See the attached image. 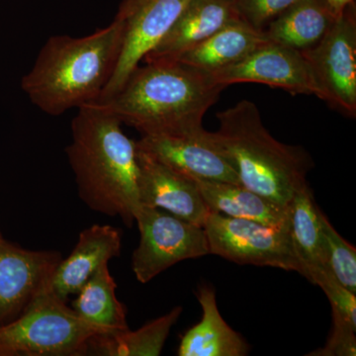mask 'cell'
<instances>
[{
  "label": "cell",
  "instance_id": "obj_1",
  "mask_svg": "<svg viewBox=\"0 0 356 356\" xmlns=\"http://www.w3.org/2000/svg\"><path fill=\"white\" fill-rule=\"evenodd\" d=\"M95 103L77 109L65 149L81 200L95 212L119 217L131 228L142 207L137 142Z\"/></svg>",
  "mask_w": 356,
  "mask_h": 356
},
{
  "label": "cell",
  "instance_id": "obj_2",
  "mask_svg": "<svg viewBox=\"0 0 356 356\" xmlns=\"http://www.w3.org/2000/svg\"><path fill=\"white\" fill-rule=\"evenodd\" d=\"M227 86L179 60L144 63L118 92L93 102L142 136L187 132L203 127V117Z\"/></svg>",
  "mask_w": 356,
  "mask_h": 356
},
{
  "label": "cell",
  "instance_id": "obj_3",
  "mask_svg": "<svg viewBox=\"0 0 356 356\" xmlns=\"http://www.w3.org/2000/svg\"><path fill=\"white\" fill-rule=\"evenodd\" d=\"M123 42V26L115 18L81 38L51 36L23 76L21 88L33 105L51 116L97 102L113 76Z\"/></svg>",
  "mask_w": 356,
  "mask_h": 356
},
{
  "label": "cell",
  "instance_id": "obj_4",
  "mask_svg": "<svg viewBox=\"0 0 356 356\" xmlns=\"http://www.w3.org/2000/svg\"><path fill=\"white\" fill-rule=\"evenodd\" d=\"M219 130L211 137L233 166L241 185L288 207L308 185L313 161L305 149L274 139L262 124L259 107L242 100L217 114Z\"/></svg>",
  "mask_w": 356,
  "mask_h": 356
},
{
  "label": "cell",
  "instance_id": "obj_5",
  "mask_svg": "<svg viewBox=\"0 0 356 356\" xmlns=\"http://www.w3.org/2000/svg\"><path fill=\"white\" fill-rule=\"evenodd\" d=\"M108 332L79 317L49 284L19 317L0 325V356L86 355L90 339Z\"/></svg>",
  "mask_w": 356,
  "mask_h": 356
},
{
  "label": "cell",
  "instance_id": "obj_6",
  "mask_svg": "<svg viewBox=\"0 0 356 356\" xmlns=\"http://www.w3.org/2000/svg\"><path fill=\"white\" fill-rule=\"evenodd\" d=\"M301 51L317 88L316 96L344 116L355 118V4L337 16L318 44Z\"/></svg>",
  "mask_w": 356,
  "mask_h": 356
},
{
  "label": "cell",
  "instance_id": "obj_7",
  "mask_svg": "<svg viewBox=\"0 0 356 356\" xmlns=\"http://www.w3.org/2000/svg\"><path fill=\"white\" fill-rule=\"evenodd\" d=\"M140 243L132 269L139 282H149L177 262L210 254L203 227L156 208L142 206L136 216Z\"/></svg>",
  "mask_w": 356,
  "mask_h": 356
},
{
  "label": "cell",
  "instance_id": "obj_8",
  "mask_svg": "<svg viewBox=\"0 0 356 356\" xmlns=\"http://www.w3.org/2000/svg\"><path fill=\"white\" fill-rule=\"evenodd\" d=\"M210 254L238 264L271 266L299 273L288 228L210 212L203 226Z\"/></svg>",
  "mask_w": 356,
  "mask_h": 356
},
{
  "label": "cell",
  "instance_id": "obj_9",
  "mask_svg": "<svg viewBox=\"0 0 356 356\" xmlns=\"http://www.w3.org/2000/svg\"><path fill=\"white\" fill-rule=\"evenodd\" d=\"M189 1L121 0L115 19L123 26V48L113 76L97 102L108 99L120 90L145 56L170 31Z\"/></svg>",
  "mask_w": 356,
  "mask_h": 356
},
{
  "label": "cell",
  "instance_id": "obj_10",
  "mask_svg": "<svg viewBox=\"0 0 356 356\" xmlns=\"http://www.w3.org/2000/svg\"><path fill=\"white\" fill-rule=\"evenodd\" d=\"M137 147L191 179L241 184L235 170L213 140L211 132L203 127L182 133L142 136L137 140Z\"/></svg>",
  "mask_w": 356,
  "mask_h": 356
},
{
  "label": "cell",
  "instance_id": "obj_11",
  "mask_svg": "<svg viewBox=\"0 0 356 356\" xmlns=\"http://www.w3.org/2000/svg\"><path fill=\"white\" fill-rule=\"evenodd\" d=\"M216 83H254L280 88L293 95H317L310 67L301 51L270 41L236 63L210 74Z\"/></svg>",
  "mask_w": 356,
  "mask_h": 356
},
{
  "label": "cell",
  "instance_id": "obj_12",
  "mask_svg": "<svg viewBox=\"0 0 356 356\" xmlns=\"http://www.w3.org/2000/svg\"><path fill=\"white\" fill-rule=\"evenodd\" d=\"M62 259L56 250H25L0 236V325L19 317Z\"/></svg>",
  "mask_w": 356,
  "mask_h": 356
},
{
  "label": "cell",
  "instance_id": "obj_13",
  "mask_svg": "<svg viewBox=\"0 0 356 356\" xmlns=\"http://www.w3.org/2000/svg\"><path fill=\"white\" fill-rule=\"evenodd\" d=\"M140 205L156 208L203 227L210 210L197 182L138 149Z\"/></svg>",
  "mask_w": 356,
  "mask_h": 356
},
{
  "label": "cell",
  "instance_id": "obj_14",
  "mask_svg": "<svg viewBox=\"0 0 356 356\" xmlns=\"http://www.w3.org/2000/svg\"><path fill=\"white\" fill-rule=\"evenodd\" d=\"M242 19L236 0H191L165 37L142 63L175 60L225 26Z\"/></svg>",
  "mask_w": 356,
  "mask_h": 356
},
{
  "label": "cell",
  "instance_id": "obj_15",
  "mask_svg": "<svg viewBox=\"0 0 356 356\" xmlns=\"http://www.w3.org/2000/svg\"><path fill=\"white\" fill-rule=\"evenodd\" d=\"M121 232L110 225H93L79 234L72 254L54 271L50 287L60 299L77 294L83 285L110 259L120 257Z\"/></svg>",
  "mask_w": 356,
  "mask_h": 356
},
{
  "label": "cell",
  "instance_id": "obj_16",
  "mask_svg": "<svg viewBox=\"0 0 356 356\" xmlns=\"http://www.w3.org/2000/svg\"><path fill=\"white\" fill-rule=\"evenodd\" d=\"M320 211L309 185L297 192L288 206L290 241L299 273L316 285L330 273L323 255Z\"/></svg>",
  "mask_w": 356,
  "mask_h": 356
},
{
  "label": "cell",
  "instance_id": "obj_17",
  "mask_svg": "<svg viewBox=\"0 0 356 356\" xmlns=\"http://www.w3.org/2000/svg\"><path fill=\"white\" fill-rule=\"evenodd\" d=\"M202 318L182 337L179 356H243L250 346L222 318L215 291L207 286L198 290Z\"/></svg>",
  "mask_w": 356,
  "mask_h": 356
},
{
  "label": "cell",
  "instance_id": "obj_18",
  "mask_svg": "<svg viewBox=\"0 0 356 356\" xmlns=\"http://www.w3.org/2000/svg\"><path fill=\"white\" fill-rule=\"evenodd\" d=\"M210 212L261 222L273 228H288L289 212L241 184L195 180Z\"/></svg>",
  "mask_w": 356,
  "mask_h": 356
},
{
  "label": "cell",
  "instance_id": "obj_19",
  "mask_svg": "<svg viewBox=\"0 0 356 356\" xmlns=\"http://www.w3.org/2000/svg\"><path fill=\"white\" fill-rule=\"evenodd\" d=\"M268 41L264 31L238 19L225 26L175 60L212 74L240 62Z\"/></svg>",
  "mask_w": 356,
  "mask_h": 356
},
{
  "label": "cell",
  "instance_id": "obj_20",
  "mask_svg": "<svg viewBox=\"0 0 356 356\" xmlns=\"http://www.w3.org/2000/svg\"><path fill=\"white\" fill-rule=\"evenodd\" d=\"M336 19L325 0H299L269 23L264 33L270 41L304 51L318 44Z\"/></svg>",
  "mask_w": 356,
  "mask_h": 356
},
{
  "label": "cell",
  "instance_id": "obj_21",
  "mask_svg": "<svg viewBox=\"0 0 356 356\" xmlns=\"http://www.w3.org/2000/svg\"><path fill=\"white\" fill-rule=\"evenodd\" d=\"M181 313V307H175L137 331L127 329L97 334L88 341L86 355L158 356Z\"/></svg>",
  "mask_w": 356,
  "mask_h": 356
},
{
  "label": "cell",
  "instance_id": "obj_22",
  "mask_svg": "<svg viewBox=\"0 0 356 356\" xmlns=\"http://www.w3.org/2000/svg\"><path fill=\"white\" fill-rule=\"evenodd\" d=\"M116 289L108 264H103L77 293L72 309L86 322L107 332L127 330L125 306L117 299Z\"/></svg>",
  "mask_w": 356,
  "mask_h": 356
},
{
  "label": "cell",
  "instance_id": "obj_23",
  "mask_svg": "<svg viewBox=\"0 0 356 356\" xmlns=\"http://www.w3.org/2000/svg\"><path fill=\"white\" fill-rule=\"evenodd\" d=\"M325 266L339 283L356 294V250L320 211Z\"/></svg>",
  "mask_w": 356,
  "mask_h": 356
},
{
  "label": "cell",
  "instance_id": "obj_24",
  "mask_svg": "<svg viewBox=\"0 0 356 356\" xmlns=\"http://www.w3.org/2000/svg\"><path fill=\"white\" fill-rule=\"evenodd\" d=\"M299 0H236L240 17L255 29H264Z\"/></svg>",
  "mask_w": 356,
  "mask_h": 356
},
{
  "label": "cell",
  "instance_id": "obj_25",
  "mask_svg": "<svg viewBox=\"0 0 356 356\" xmlns=\"http://www.w3.org/2000/svg\"><path fill=\"white\" fill-rule=\"evenodd\" d=\"M332 330L324 348L307 355L311 356H355V327L334 309H332Z\"/></svg>",
  "mask_w": 356,
  "mask_h": 356
},
{
  "label": "cell",
  "instance_id": "obj_26",
  "mask_svg": "<svg viewBox=\"0 0 356 356\" xmlns=\"http://www.w3.org/2000/svg\"><path fill=\"white\" fill-rule=\"evenodd\" d=\"M317 285L327 295L332 308L356 329V294L343 286L331 273L325 274Z\"/></svg>",
  "mask_w": 356,
  "mask_h": 356
},
{
  "label": "cell",
  "instance_id": "obj_27",
  "mask_svg": "<svg viewBox=\"0 0 356 356\" xmlns=\"http://www.w3.org/2000/svg\"><path fill=\"white\" fill-rule=\"evenodd\" d=\"M327 6L331 7L332 10L336 15H339L344 9L350 4L355 3V0H325Z\"/></svg>",
  "mask_w": 356,
  "mask_h": 356
},
{
  "label": "cell",
  "instance_id": "obj_28",
  "mask_svg": "<svg viewBox=\"0 0 356 356\" xmlns=\"http://www.w3.org/2000/svg\"><path fill=\"white\" fill-rule=\"evenodd\" d=\"M0 236H2L1 233H0Z\"/></svg>",
  "mask_w": 356,
  "mask_h": 356
}]
</instances>
